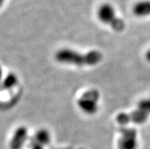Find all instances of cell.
I'll return each mask as SVG.
<instances>
[{"mask_svg":"<svg viewBox=\"0 0 150 149\" xmlns=\"http://www.w3.org/2000/svg\"><path fill=\"white\" fill-rule=\"evenodd\" d=\"M137 132L133 128L120 129V137L118 141V149H137Z\"/></svg>","mask_w":150,"mask_h":149,"instance_id":"cell-5","label":"cell"},{"mask_svg":"<svg viewBox=\"0 0 150 149\" xmlns=\"http://www.w3.org/2000/svg\"><path fill=\"white\" fill-rule=\"evenodd\" d=\"M137 108L150 114V99H145L139 102Z\"/></svg>","mask_w":150,"mask_h":149,"instance_id":"cell-10","label":"cell"},{"mask_svg":"<svg viewBox=\"0 0 150 149\" xmlns=\"http://www.w3.org/2000/svg\"><path fill=\"white\" fill-rule=\"evenodd\" d=\"M133 12L138 17H145L150 15V0L137 2L133 6Z\"/></svg>","mask_w":150,"mask_h":149,"instance_id":"cell-8","label":"cell"},{"mask_svg":"<svg viewBox=\"0 0 150 149\" xmlns=\"http://www.w3.org/2000/svg\"><path fill=\"white\" fill-rule=\"evenodd\" d=\"M100 94L97 90H88L82 94L77 100L79 109L84 113L92 115L98 111Z\"/></svg>","mask_w":150,"mask_h":149,"instance_id":"cell-3","label":"cell"},{"mask_svg":"<svg viewBox=\"0 0 150 149\" xmlns=\"http://www.w3.org/2000/svg\"><path fill=\"white\" fill-rule=\"evenodd\" d=\"M28 137V131L25 126H19L15 129L9 142L10 149H21Z\"/></svg>","mask_w":150,"mask_h":149,"instance_id":"cell-7","label":"cell"},{"mask_svg":"<svg viewBox=\"0 0 150 149\" xmlns=\"http://www.w3.org/2000/svg\"><path fill=\"white\" fill-rule=\"evenodd\" d=\"M55 59L57 62L62 64L83 67L93 66L100 63L102 61L103 55L100 51L96 49L82 53L74 49L64 48L57 51Z\"/></svg>","mask_w":150,"mask_h":149,"instance_id":"cell-1","label":"cell"},{"mask_svg":"<svg viewBox=\"0 0 150 149\" xmlns=\"http://www.w3.org/2000/svg\"><path fill=\"white\" fill-rule=\"evenodd\" d=\"M149 116V114L137 108L136 110L130 113H119L116 117V120L121 126H125L129 123L142 124L147 120Z\"/></svg>","mask_w":150,"mask_h":149,"instance_id":"cell-4","label":"cell"},{"mask_svg":"<svg viewBox=\"0 0 150 149\" xmlns=\"http://www.w3.org/2000/svg\"><path fill=\"white\" fill-rule=\"evenodd\" d=\"M4 1H5V0H0V7H1V6H2V4H3Z\"/></svg>","mask_w":150,"mask_h":149,"instance_id":"cell-13","label":"cell"},{"mask_svg":"<svg viewBox=\"0 0 150 149\" xmlns=\"http://www.w3.org/2000/svg\"><path fill=\"white\" fill-rule=\"evenodd\" d=\"M18 83V78L15 73L8 74L6 77L2 80V83L0 85L2 90H10L15 88Z\"/></svg>","mask_w":150,"mask_h":149,"instance_id":"cell-9","label":"cell"},{"mask_svg":"<svg viewBox=\"0 0 150 149\" xmlns=\"http://www.w3.org/2000/svg\"><path fill=\"white\" fill-rule=\"evenodd\" d=\"M2 69L0 66V85L2 83Z\"/></svg>","mask_w":150,"mask_h":149,"instance_id":"cell-12","label":"cell"},{"mask_svg":"<svg viewBox=\"0 0 150 149\" xmlns=\"http://www.w3.org/2000/svg\"><path fill=\"white\" fill-rule=\"evenodd\" d=\"M50 134L46 129H40L35 132L30 142V149H44L50 142Z\"/></svg>","mask_w":150,"mask_h":149,"instance_id":"cell-6","label":"cell"},{"mask_svg":"<svg viewBox=\"0 0 150 149\" xmlns=\"http://www.w3.org/2000/svg\"><path fill=\"white\" fill-rule=\"evenodd\" d=\"M98 17L101 22L109 25L115 31L120 32L125 28V22L117 16L115 9L110 4L105 3L100 6L98 11Z\"/></svg>","mask_w":150,"mask_h":149,"instance_id":"cell-2","label":"cell"},{"mask_svg":"<svg viewBox=\"0 0 150 149\" xmlns=\"http://www.w3.org/2000/svg\"><path fill=\"white\" fill-rule=\"evenodd\" d=\"M146 59L149 61V62H150V49L146 53Z\"/></svg>","mask_w":150,"mask_h":149,"instance_id":"cell-11","label":"cell"}]
</instances>
